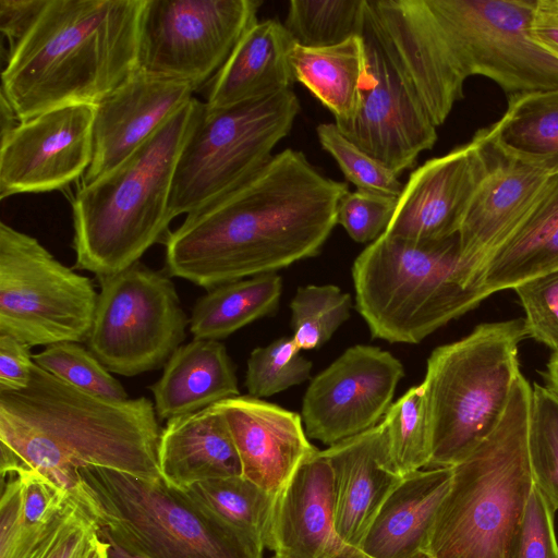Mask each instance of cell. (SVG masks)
Masks as SVG:
<instances>
[{
    "mask_svg": "<svg viewBox=\"0 0 558 558\" xmlns=\"http://www.w3.org/2000/svg\"><path fill=\"white\" fill-rule=\"evenodd\" d=\"M348 192L303 151L287 148L170 231L163 243L168 275L210 290L316 256Z\"/></svg>",
    "mask_w": 558,
    "mask_h": 558,
    "instance_id": "obj_1",
    "label": "cell"
},
{
    "mask_svg": "<svg viewBox=\"0 0 558 558\" xmlns=\"http://www.w3.org/2000/svg\"><path fill=\"white\" fill-rule=\"evenodd\" d=\"M161 430L146 397L99 398L35 364L25 389L0 391V472L35 471L74 496L86 468L156 481Z\"/></svg>",
    "mask_w": 558,
    "mask_h": 558,
    "instance_id": "obj_2",
    "label": "cell"
},
{
    "mask_svg": "<svg viewBox=\"0 0 558 558\" xmlns=\"http://www.w3.org/2000/svg\"><path fill=\"white\" fill-rule=\"evenodd\" d=\"M146 0H48L8 53L1 94L20 121L96 106L138 70Z\"/></svg>",
    "mask_w": 558,
    "mask_h": 558,
    "instance_id": "obj_3",
    "label": "cell"
},
{
    "mask_svg": "<svg viewBox=\"0 0 558 558\" xmlns=\"http://www.w3.org/2000/svg\"><path fill=\"white\" fill-rule=\"evenodd\" d=\"M204 108L193 97L117 167L77 189L72 199L75 268L98 279L114 276L166 242L174 171Z\"/></svg>",
    "mask_w": 558,
    "mask_h": 558,
    "instance_id": "obj_4",
    "label": "cell"
},
{
    "mask_svg": "<svg viewBox=\"0 0 558 558\" xmlns=\"http://www.w3.org/2000/svg\"><path fill=\"white\" fill-rule=\"evenodd\" d=\"M531 396L520 373L497 426L452 466L428 558H507L534 485L527 449Z\"/></svg>",
    "mask_w": 558,
    "mask_h": 558,
    "instance_id": "obj_5",
    "label": "cell"
},
{
    "mask_svg": "<svg viewBox=\"0 0 558 558\" xmlns=\"http://www.w3.org/2000/svg\"><path fill=\"white\" fill-rule=\"evenodd\" d=\"M83 506L109 558H263L264 545L189 490L100 468L80 470Z\"/></svg>",
    "mask_w": 558,
    "mask_h": 558,
    "instance_id": "obj_6",
    "label": "cell"
},
{
    "mask_svg": "<svg viewBox=\"0 0 558 558\" xmlns=\"http://www.w3.org/2000/svg\"><path fill=\"white\" fill-rule=\"evenodd\" d=\"M355 305L373 338L415 344L483 300L468 279L458 234L416 242L383 233L352 266Z\"/></svg>",
    "mask_w": 558,
    "mask_h": 558,
    "instance_id": "obj_7",
    "label": "cell"
},
{
    "mask_svg": "<svg viewBox=\"0 0 558 558\" xmlns=\"http://www.w3.org/2000/svg\"><path fill=\"white\" fill-rule=\"evenodd\" d=\"M524 319L485 323L436 348L422 383L430 436L428 469L454 466L497 426L521 373Z\"/></svg>",
    "mask_w": 558,
    "mask_h": 558,
    "instance_id": "obj_8",
    "label": "cell"
},
{
    "mask_svg": "<svg viewBox=\"0 0 558 558\" xmlns=\"http://www.w3.org/2000/svg\"><path fill=\"white\" fill-rule=\"evenodd\" d=\"M301 105L293 89L225 108H209L180 154L169 217L194 213L263 169L292 130Z\"/></svg>",
    "mask_w": 558,
    "mask_h": 558,
    "instance_id": "obj_9",
    "label": "cell"
},
{
    "mask_svg": "<svg viewBox=\"0 0 558 558\" xmlns=\"http://www.w3.org/2000/svg\"><path fill=\"white\" fill-rule=\"evenodd\" d=\"M93 281L35 238L0 223V335L28 347L87 340L97 305Z\"/></svg>",
    "mask_w": 558,
    "mask_h": 558,
    "instance_id": "obj_10",
    "label": "cell"
},
{
    "mask_svg": "<svg viewBox=\"0 0 558 558\" xmlns=\"http://www.w3.org/2000/svg\"><path fill=\"white\" fill-rule=\"evenodd\" d=\"M99 283L88 350L123 376L165 366L190 324L170 277L137 262Z\"/></svg>",
    "mask_w": 558,
    "mask_h": 558,
    "instance_id": "obj_11",
    "label": "cell"
},
{
    "mask_svg": "<svg viewBox=\"0 0 558 558\" xmlns=\"http://www.w3.org/2000/svg\"><path fill=\"white\" fill-rule=\"evenodd\" d=\"M262 0H146L138 69L197 90L227 62L257 22Z\"/></svg>",
    "mask_w": 558,
    "mask_h": 558,
    "instance_id": "obj_12",
    "label": "cell"
},
{
    "mask_svg": "<svg viewBox=\"0 0 558 558\" xmlns=\"http://www.w3.org/2000/svg\"><path fill=\"white\" fill-rule=\"evenodd\" d=\"M360 36L366 69L359 108L351 121L336 125L399 175L415 166L423 151L434 147L437 128L379 36L368 0Z\"/></svg>",
    "mask_w": 558,
    "mask_h": 558,
    "instance_id": "obj_13",
    "label": "cell"
},
{
    "mask_svg": "<svg viewBox=\"0 0 558 558\" xmlns=\"http://www.w3.org/2000/svg\"><path fill=\"white\" fill-rule=\"evenodd\" d=\"M403 376L390 352L364 344L348 348L307 387L301 412L306 435L332 446L376 426Z\"/></svg>",
    "mask_w": 558,
    "mask_h": 558,
    "instance_id": "obj_14",
    "label": "cell"
},
{
    "mask_svg": "<svg viewBox=\"0 0 558 558\" xmlns=\"http://www.w3.org/2000/svg\"><path fill=\"white\" fill-rule=\"evenodd\" d=\"M95 106L52 109L20 121L0 141V198L61 190L93 160Z\"/></svg>",
    "mask_w": 558,
    "mask_h": 558,
    "instance_id": "obj_15",
    "label": "cell"
},
{
    "mask_svg": "<svg viewBox=\"0 0 558 558\" xmlns=\"http://www.w3.org/2000/svg\"><path fill=\"white\" fill-rule=\"evenodd\" d=\"M489 165L477 132L470 143L425 161L411 172L385 233L416 242L457 235Z\"/></svg>",
    "mask_w": 558,
    "mask_h": 558,
    "instance_id": "obj_16",
    "label": "cell"
},
{
    "mask_svg": "<svg viewBox=\"0 0 558 558\" xmlns=\"http://www.w3.org/2000/svg\"><path fill=\"white\" fill-rule=\"evenodd\" d=\"M193 93L185 82L140 69L134 72L95 106L94 154L82 184L93 182L128 158L183 108Z\"/></svg>",
    "mask_w": 558,
    "mask_h": 558,
    "instance_id": "obj_17",
    "label": "cell"
},
{
    "mask_svg": "<svg viewBox=\"0 0 558 558\" xmlns=\"http://www.w3.org/2000/svg\"><path fill=\"white\" fill-rule=\"evenodd\" d=\"M265 547L283 558H368L337 533L332 469L322 450L276 495Z\"/></svg>",
    "mask_w": 558,
    "mask_h": 558,
    "instance_id": "obj_18",
    "label": "cell"
},
{
    "mask_svg": "<svg viewBox=\"0 0 558 558\" xmlns=\"http://www.w3.org/2000/svg\"><path fill=\"white\" fill-rule=\"evenodd\" d=\"M487 147L489 169L478 184L458 232L462 265L475 289L484 266L527 216L549 178Z\"/></svg>",
    "mask_w": 558,
    "mask_h": 558,
    "instance_id": "obj_19",
    "label": "cell"
},
{
    "mask_svg": "<svg viewBox=\"0 0 558 558\" xmlns=\"http://www.w3.org/2000/svg\"><path fill=\"white\" fill-rule=\"evenodd\" d=\"M216 405L232 434L243 476L272 496L318 450L307 439L296 412L250 395L229 398Z\"/></svg>",
    "mask_w": 558,
    "mask_h": 558,
    "instance_id": "obj_20",
    "label": "cell"
},
{
    "mask_svg": "<svg viewBox=\"0 0 558 558\" xmlns=\"http://www.w3.org/2000/svg\"><path fill=\"white\" fill-rule=\"evenodd\" d=\"M333 475L336 530L360 549L380 507L402 481L381 421L374 427L322 450Z\"/></svg>",
    "mask_w": 558,
    "mask_h": 558,
    "instance_id": "obj_21",
    "label": "cell"
},
{
    "mask_svg": "<svg viewBox=\"0 0 558 558\" xmlns=\"http://www.w3.org/2000/svg\"><path fill=\"white\" fill-rule=\"evenodd\" d=\"M453 469L433 468L403 476L387 497L360 550L368 558H416L425 555Z\"/></svg>",
    "mask_w": 558,
    "mask_h": 558,
    "instance_id": "obj_22",
    "label": "cell"
},
{
    "mask_svg": "<svg viewBox=\"0 0 558 558\" xmlns=\"http://www.w3.org/2000/svg\"><path fill=\"white\" fill-rule=\"evenodd\" d=\"M158 462L161 477L183 490L199 482L243 475L232 434L216 404L168 420Z\"/></svg>",
    "mask_w": 558,
    "mask_h": 558,
    "instance_id": "obj_23",
    "label": "cell"
},
{
    "mask_svg": "<svg viewBox=\"0 0 558 558\" xmlns=\"http://www.w3.org/2000/svg\"><path fill=\"white\" fill-rule=\"evenodd\" d=\"M294 44L279 21L254 23L210 82L206 106L225 108L292 89L289 54Z\"/></svg>",
    "mask_w": 558,
    "mask_h": 558,
    "instance_id": "obj_24",
    "label": "cell"
},
{
    "mask_svg": "<svg viewBox=\"0 0 558 558\" xmlns=\"http://www.w3.org/2000/svg\"><path fill=\"white\" fill-rule=\"evenodd\" d=\"M149 389L157 416L167 421L240 396L235 367L226 347L207 339L180 345Z\"/></svg>",
    "mask_w": 558,
    "mask_h": 558,
    "instance_id": "obj_25",
    "label": "cell"
},
{
    "mask_svg": "<svg viewBox=\"0 0 558 558\" xmlns=\"http://www.w3.org/2000/svg\"><path fill=\"white\" fill-rule=\"evenodd\" d=\"M558 270V174L548 178L534 206L490 256L476 289L482 300Z\"/></svg>",
    "mask_w": 558,
    "mask_h": 558,
    "instance_id": "obj_26",
    "label": "cell"
},
{
    "mask_svg": "<svg viewBox=\"0 0 558 558\" xmlns=\"http://www.w3.org/2000/svg\"><path fill=\"white\" fill-rule=\"evenodd\" d=\"M477 133L499 155L558 174V88L509 96L504 116Z\"/></svg>",
    "mask_w": 558,
    "mask_h": 558,
    "instance_id": "obj_27",
    "label": "cell"
},
{
    "mask_svg": "<svg viewBox=\"0 0 558 558\" xmlns=\"http://www.w3.org/2000/svg\"><path fill=\"white\" fill-rule=\"evenodd\" d=\"M289 60L294 81L304 85L332 113L336 124L354 118L366 69L361 36L324 48L294 44Z\"/></svg>",
    "mask_w": 558,
    "mask_h": 558,
    "instance_id": "obj_28",
    "label": "cell"
},
{
    "mask_svg": "<svg viewBox=\"0 0 558 558\" xmlns=\"http://www.w3.org/2000/svg\"><path fill=\"white\" fill-rule=\"evenodd\" d=\"M282 279L268 272L228 282L197 299L190 317L193 339L221 340L247 324L274 314Z\"/></svg>",
    "mask_w": 558,
    "mask_h": 558,
    "instance_id": "obj_29",
    "label": "cell"
},
{
    "mask_svg": "<svg viewBox=\"0 0 558 558\" xmlns=\"http://www.w3.org/2000/svg\"><path fill=\"white\" fill-rule=\"evenodd\" d=\"M11 477L0 501V558H21L71 495L35 471Z\"/></svg>",
    "mask_w": 558,
    "mask_h": 558,
    "instance_id": "obj_30",
    "label": "cell"
},
{
    "mask_svg": "<svg viewBox=\"0 0 558 558\" xmlns=\"http://www.w3.org/2000/svg\"><path fill=\"white\" fill-rule=\"evenodd\" d=\"M187 490L221 519L265 547L276 496L243 475L199 482Z\"/></svg>",
    "mask_w": 558,
    "mask_h": 558,
    "instance_id": "obj_31",
    "label": "cell"
},
{
    "mask_svg": "<svg viewBox=\"0 0 558 558\" xmlns=\"http://www.w3.org/2000/svg\"><path fill=\"white\" fill-rule=\"evenodd\" d=\"M366 0H291L284 27L305 48H324L360 36Z\"/></svg>",
    "mask_w": 558,
    "mask_h": 558,
    "instance_id": "obj_32",
    "label": "cell"
},
{
    "mask_svg": "<svg viewBox=\"0 0 558 558\" xmlns=\"http://www.w3.org/2000/svg\"><path fill=\"white\" fill-rule=\"evenodd\" d=\"M381 423L392 461L403 476L428 466L430 436L422 384L392 403Z\"/></svg>",
    "mask_w": 558,
    "mask_h": 558,
    "instance_id": "obj_33",
    "label": "cell"
},
{
    "mask_svg": "<svg viewBox=\"0 0 558 558\" xmlns=\"http://www.w3.org/2000/svg\"><path fill=\"white\" fill-rule=\"evenodd\" d=\"M351 295L333 284L299 287L291 300V328L300 350L322 347L349 318Z\"/></svg>",
    "mask_w": 558,
    "mask_h": 558,
    "instance_id": "obj_34",
    "label": "cell"
},
{
    "mask_svg": "<svg viewBox=\"0 0 558 558\" xmlns=\"http://www.w3.org/2000/svg\"><path fill=\"white\" fill-rule=\"evenodd\" d=\"M527 449L534 484L558 510V393L534 384L531 396Z\"/></svg>",
    "mask_w": 558,
    "mask_h": 558,
    "instance_id": "obj_35",
    "label": "cell"
},
{
    "mask_svg": "<svg viewBox=\"0 0 558 558\" xmlns=\"http://www.w3.org/2000/svg\"><path fill=\"white\" fill-rule=\"evenodd\" d=\"M34 363L65 383L99 398L124 401L128 393L110 371L78 342H59L33 355Z\"/></svg>",
    "mask_w": 558,
    "mask_h": 558,
    "instance_id": "obj_36",
    "label": "cell"
},
{
    "mask_svg": "<svg viewBox=\"0 0 558 558\" xmlns=\"http://www.w3.org/2000/svg\"><path fill=\"white\" fill-rule=\"evenodd\" d=\"M300 351L292 337H280L254 349L245 375L248 395L260 399L304 383L310 377L312 362Z\"/></svg>",
    "mask_w": 558,
    "mask_h": 558,
    "instance_id": "obj_37",
    "label": "cell"
},
{
    "mask_svg": "<svg viewBox=\"0 0 558 558\" xmlns=\"http://www.w3.org/2000/svg\"><path fill=\"white\" fill-rule=\"evenodd\" d=\"M316 134L323 149L336 160L356 190L400 197L404 184L399 175L351 142L335 122L318 124Z\"/></svg>",
    "mask_w": 558,
    "mask_h": 558,
    "instance_id": "obj_38",
    "label": "cell"
},
{
    "mask_svg": "<svg viewBox=\"0 0 558 558\" xmlns=\"http://www.w3.org/2000/svg\"><path fill=\"white\" fill-rule=\"evenodd\" d=\"M98 535L97 522L71 494L21 558H75Z\"/></svg>",
    "mask_w": 558,
    "mask_h": 558,
    "instance_id": "obj_39",
    "label": "cell"
},
{
    "mask_svg": "<svg viewBox=\"0 0 558 558\" xmlns=\"http://www.w3.org/2000/svg\"><path fill=\"white\" fill-rule=\"evenodd\" d=\"M513 290L525 313L526 337L558 350V270L527 280Z\"/></svg>",
    "mask_w": 558,
    "mask_h": 558,
    "instance_id": "obj_40",
    "label": "cell"
},
{
    "mask_svg": "<svg viewBox=\"0 0 558 558\" xmlns=\"http://www.w3.org/2000/svg\"><path fill=\"white\" fill-rule=\"evenodd\" d=\"M555 511L534 484L507 558H558Z\"/></svg>",
    "mask_w": 558,
    "mask_h": 558,
    "instance_id": "obj_41",
    "label": "cell"
},
{
    "mask_svg": "<svg viewBox=\"0 0 558 558\" xmlns=\"http://www.w3.org/2000/svg\"><path fill=\"white\" fill-rule=\"evenodd\" d=\"M398 198L356 190L340 201L337 225L359 243L373 242L385 233L397 207Z\"/></svg>",
    "mask_w": 558,
    "mask_h": 558,
    "instance_id": "obj_42",
    "label": "cell"
},
{
    "mask_svg": "<svg viewBox=\"0 0 558 558\" xmlns=\"http://www.w3.org/2000/svg\"><path fill=\"white\" fill-rule=\"evenodd\" d=\"M29 347L17 339L0 335V391H20L32 379L34 368Z\"/></svg>",
    "mask_w": 558,
    "mask_h": 558,
    "instance_id": "obj_43",
    "label": "cell"
},
{
    "mask_svg": "<svg viewBox=\"0 0 558 558\" xmlns=\"http://www.w3.org/2000/svg\"><path fill=\"white\" fill-rule=\"evenodd\" d=\"M48 0H0V29L10 48L31 29Z\"/></svg>",
    "mask_w": 558,
    "mask_h": 558,
    "instance_id": "obj_44",
    "label": "cell"
},
{
    "mask_svg": "<svg viewBox=\"0 0 558 558\" xmlns=\"http://www.w3.org/2000/svg\"><path fill=\"white\" fill-rule=\"evenodd\" d=\"M531 33L542 47L558 58V0H536Z\"/></svg>",
    "mask_w": 558,
    "mask_h": 558,
    "instance_id": "obj_45",
    "label": "cell"
},
{
    "mask_svg": "<svg viewBox=\"0 0 558 558\" xmlns=\"http://www.w3.org/2000/svg\"><path fill=\"white\" fill-rule=\"evenodd\" d=\"M20 123V120L8 101L0 93V141L5 138Z\"/></svg>",
    "mask_w": 558,
    "mask_h": 558,
    "instance_id": "obj_46",
    "label": "cell"
},
{
    "mask_svg": "<svg viewBox=\"0 0 558 558\" xmlns=\"http://www.w3.org/2000/svg\"><path fill=\"white\" fill-rule=\"evenodd\" d=\"M110 544L96 536L75 558H109Z\"/></svg>",
    "mask_w": 558,
    "mask_h": 558,
    "instance_id": "obj_47",
    "label": "cell"
},
{
    "mask_svg": "<svg viewBox=\"0 0 558 558\" xmlns=\"http://www.w3.org/2000/svg\"><path fill=\"white\" fill-rule=\"evenodd\" d=\"M546 379L550 389L558 393V350L554 351L547 364Z\"/></svg>",
    "mask_w": 558,
    "mask_h": 558,
    "instance_id": "obj_48",
    "label": "cell"
},
{
    "mask_svg": "<svg viewBox=\"0 0 558 558\" xmlns=\"http://www.w3.org/2000/svg\"><path fill=\"white\" fill-rule=\"evenodd\" d=\"M271 558H283V557H280V556L275 555V556H274V557H271ZM416 558H428V557H427L426 555H421V556H418V557H416Z\"/></svg>",
    "mask_w": 558,
    "mask_h": 558,
    "instance_id": "obj_49",
    "label": "cell"
}]
</instances>
